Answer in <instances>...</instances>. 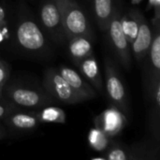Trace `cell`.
<instances>
[{"label":"cell","mask_w":160,"mask_h":160,"mask_svg":"<svg viewBox=\"0 0 160 160\" xmlns=\"http://www.w3.org/2000/svg\"><path fill=\"white\" fill-rule=\"evenodd\" d=\"M95 20L102 31H107L115 11L112 0H92Z\"/></svg>","instance_id":"cell-17"},{"label":"cell","mask_w":160,"mask_h":160,"mask_svg":"<svg viewBox=\"0 0 160 160\" xmlns=\"http://www.w3.org/2000/svg\"><path fill=\"white\" fill-rule=\"evenodd\" d=\"M78 68L82 77L93 86V88L98 91H102L103 82L101 72L94 53L82 60L78 64Z\"/></svg>","instance_id":"cell-13"},{"label":"cell","mask_w":160,"mask_h":160,"mask_svg":"<svg viewBox=\"0 0 160 160\" xmlns=\"http://www.w3.org/2000/svg\"><path fill=\"white\" fill-rule=\"evenodd\" d=\"M104 66L106 90L110 103L124 114H128V98L116 65L111 58H105Z\"/></svg>","instance_id":"cell-6"},{"label":"cell","mask_w":160,"mask_h":160,"mask_svg":"<svg viewBox=\"0 0 160 160\" xmlns=\"http://www.w3.org/2000/svg\"><path fill=\"white\" fill-rule=\"evenodd\" d=\"M63 1H74V0H63Z\"/></svg>","instance_id":"cell-28"},{"label":"cell","mask_w":160,"mask_h":160,"mask_svg":"<svg viewBox=\"0 0 160 160\" xmlns=\"http://www.w3.org/2000/svg\"><path fill=\"white\" fill-rule=\"evenodd\" d=\"M130 160H156L159 158L158 142L143 140L129 146Z\"/></svg>","instance_id":"cell-16"},{"label":"cell","mask_w":160,"mask_h":160,"mask_svg":"<svg viewBox=\"0 0 160 160\" xmlns=\"http://www.w3.org/2000/svg\"><path fill=\"white\" fill-rule=\"evenodd\" d=\"M152 8L155 9V17L154 18L160 19V0H149L146 9L149 10Z\"/></svg>","instance_id":"cell-24"},{"label":"cell","mask_w":160,"mask_h":160,"mask_svg":"<svg viewBox=\"0 0 160 160\" xmlns=\"http://www.w3.org/2000/svg\"><path fill=\"white\" fill-rule=\"evenodd\" d=\"M38 23L46 36L57 44L67 42L62 14L55 0H41L38 7Z\"/></svg>","instance_id":"cell-5"},{"label":"cell","mask_w":160,"mask_h":160,"mask_svg":"<svg viewBox=\"0 0 160 160\" xmlns=\"http://www.w3.org/2000/svg\"><path fill=\"white\" fill-rule=\"evenodd\" d=\"M104 160H130L129 146L119 142L111 141L110 145L104 151Z\"/></svg>","instance_id":"cell-19"},{"label":"cell","mask_w":160,"mask_h":160,"mask_svg":"<svg viewBox=\"0 0 160 160\" xmlns=\"http://www.w3.org/2000/svg\"><path fill=\"white\" fill-rule=\"evenodd\" d=\"M14 40L24 53L41 56L49 52L47 36L36 18L25 9L21 10L14 30Z\"/></svg>","instance_id":"cell-1"},{"label":"cell","mask_w":160,"mask_h":160,"mask_svg":"<svg viewBox=\"0 0 160 160\" xmlns=\"http://www.w3.org/2000/svg\"><path fill=\"white\" fill-rule=\"evenodd\" d=\"M153 38L149 52L143 61V90L147 101H153L156 89L160 86V19L154 18Z\"/></svg>","instance_id":"cell-2"},{"label":"cell","mask_w":160,"mask_h":160,"mask_svg":"<svg viewBox=\"0 0 160 160\" xmlns=\"http://www.w3.org/2000/svg\"><path fill=\"white\" fill-rule=\"evenodd\" d=\"M10 39V30L8 22L0 23V45L6 44Z\"/></svg>","instance_id":"cell-23"},{"label":"cell","mask_w":160,"mask_h":160,"mask_svg":"<svg viewBox=\"0 0 160 160\" xmlns=\"http://www.w3.org/2000/svg\"><path fill=\"white\" fill-rule=\"evenodd\" d=\"M8 136V131H7V128L3 126L0 125V140H3L5 139L6 137Z\"/></svg>","instance_id":"cell-26"},{"label":"cell","mask_w":160,"mask_h":160,"mask_svg":"<svg viewBox=\"0 0 160 160\" xmlns=\"http://www.w3.org/2000/svg\"><path fill=\"white\" fill-rule=\"evenodd\" d=\"M63 20V25L67 37L69 38L82 36L93 39V31L89 20L83 9L75 1H63L55 0Z\"/></svg>","instance_id":"cell-4"},{"label":"cell","mask_w":160,"mask_h":160,"mask_svg":"<svg viewBox=\"0 0 160 160\" xmlns=\"http://www.w3.org/2000/svg\"><path fill=\"white\" fill-rule=\"evenodd\" d=\"M2 121L9 131L17 134L32 132L41 124L36 112H28L24 109L15 110Z\"/></svg>","instance_id":"cell-9"},{"label":"cell","mask_w":160,"mask_h":160,"mask_svg":"<svg viewBox=\"0 0 160 160\" xmlns=\"http://www.w3.org/2000/svg\"><path fill=\"white\" fill-rule=\"evenodd\" d=\"M153 38V31L147 22L146 19L143 17L138 31V34L130 45L131 53L134 55L138 63H142L145 59Z\"/></svg>","instance_id":"cell-12"},{"label":"cell","mask_w":160,"mask_h":160,"mask_svg":"<svg viewBox=\"0 0 160 160\" xmlns=\"http://www.w3.org/2000/svg\"><path fill=\"white\" fill-rule=\"evenodd\" d=\"M143 17L144 16L142 13L137 8H131L124 15H120V22L123 33L130 45L138 34Z\"/></svg>","instance_id":"cell-15"},{"label":"cell","mask_w":160,"mask_h":160,"mask_svg":"<svg viewBox=\"0 0 160 160\" xmlns=\"http://www.w3.org/2000/svg\"><path fill=\"white\" fill-rule=\"evenodd\" d=\"M112 138L98 128H91L88 134V142L91 148L98 152H104L110 145Z\"/></svg>","instance_id":"cell-20"},{"label":"cell","mask_w":160,"mask_h":160,"mask_svg":"<svg viewBox=\"0 0 160 160\" xmlns=\"http://www.w3.org/2000/svg\"><path fill=\"white\" fill-rule=\"evenodd\" d=\"M7 21V8L3 4H0V23H3Z\"/></svg>","instance_id":"cell-25"},{"label":"cell","mask_w":160,"mask_h":160,"mask_svg":"<svg viewBox=\"0 0 160 160\" xmlns=\"http://www.w3.org/2000/svg\"><path fill=\"white\" fill-rule=\"evenodd\" d=\"M120 15L119 11H114L107 31L109 33L111 44L118 60L126 70H129L131 68V48L123 33Z\"/></svg>","instance_id":"cell-8"},{"label":"cell","mask_w":160,"mask_h":160,"mask_svg":"<svg viewBox=\"0 0 160 160\" xmlns=\"http://www.w3.org/2000/svg\"><path fill=\"white\" fill-rule=\"evenodd\" d=\"M3 98L20 109H40L54 102L46 91L22 84L6 83Z\"/></svg>","instance_id":"cell-3"},{"label":"cell","mask_w":160,"mask_h":160,"mask_svg":"<svg viewBox=\"0 0 160 160\" xmlns=\"http://www.w3.org/2000/svg\"><path fill=\"white\" fill-rule=\"evenodd\" d=\"M10 75V66L3 60H0V99L3 98V88L8 82Z\"/></svg>","instance_id":"cell-21"},{"label":"cell","mask_w":160,"mask_h":160,"mask_svg":"<svg viewBox=\"0 0 160 160\" xmlns=\"http://www.w3.org/2000/svg\"><path fill=\"white\" fill-rule=\"evenodd\" d=\"M142 0H131V2L133 3V4H138V3H140Z\"/></svg>","instance_id":"cell-27"},{"label":"cell","mask_w":160,"mask_h":160,"mask_svg":"<svg viewBox=\"0 0 160 160\" xmlns=\"http://www.w3.org/2000/svg\"><path fill=\"white\" fill-rule=\"evenodd\" d=\"M126 125V115L113 106L105 110L95 118V127L102 130L111 138L118 135Z\"/></svg>","instance_id":"cell-10"},{"label":"cell","mask_w":160,"mask_h":160,"mask_svg":"<svg viewBox=\"0 0 160 160\" xmlns=\"http://www.w3.org/2000/svg\"><path fill=\"white\" fill-rule=\"evenodd\" d=\"M17 109H20V108L16 107L11 102H9L8 100L5 99L3 98L2 99H0V120L2 121L9 113H11L12 112H14Z\"/></svg>","instance_id":"cell-22"},{"label":"cell","mask_w":160,"mask_h":160,"mask_svg":"<svg viewBox=\"0 0 160 160\" xmlns=\"http://www.w3.org/2000/svg\"><path fill=\"white\" fill-rule=\"evenodd\" d=\"M92 40L89 38L82 36L72 37L67 40L68 53L75 64L78 65L82 60L94 53Z\"/></svg>","instance_id":"cell-14"},{"label":"cell","mask_w":160,"mask_h":160,"mask_svg":"<svg viewBox=\"0 0 160 160\" xmlns=\"http://www.w3.org/2000/svg\"><path fill=\"white\" fill-rule=\"evenodd\" d=\"M43 87L54 101L65 104H77L84 101L59 74L57 69L49 68L45 71Z\"/></svg>","instance_id":"cell-7"},{"label":"cell","mask_w":160,"mask_h":160,"mask_svg":"<svg viewBox=\"0 0 160 160\" xmlns=\"http://www.w3.org/2000/svg\"><path fill=\"white\" fill-rule=\"evenodd\" d=\"M57 71L84 101L97 97L95 89L76 70L66 66H60Z\"/></svg>","instance_id":"cell-11"},{"label":"cell","mask_w":160,"mask_h":160,"mask_svg":"<svg viewBox=\"0 0 160 160\" xmlns=\"http://www.w3.org/2000/svg\"><path fill=\"white\" fill-rule=\"evenodd\" d=\"M36 114L40 123L66 124L67 121L66 112L61 108L56 106H44L36 111Z\"/></svg>","instance_id":"cell-18"}]
</instances>
